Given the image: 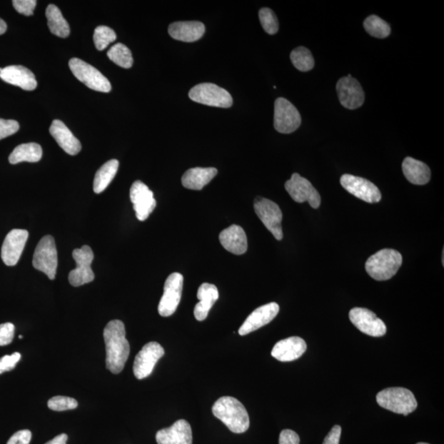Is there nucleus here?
<instances>
[{
	"mask_svg": "<svg viewBox=\"0 0 444 444\" xmlns=\"http://www.w3.org/2000/svg\"><path fill=\"white\" fill-rule=\"evenodd\" d=\"M103 335L106 350V368L118 375L123 370L130 352L126 327L121 321H112L106 325Z\"/></svg>",
	"mask_w": 444,
	"mask_h": 444,
	"instance_id": "obj_1",
	"label": "nucleus"
},
{
	"mask_svg": "<svg viewBox=\"0 0 444 444\" xmlns=\"http://www.w3.org/2000/svg\"><path fill=\"white\" fill-rule=\"evenodd\" d=\"M213 413L235 434H242L250 428V416L243 405L235 398L222 397L214 403Z\"/></svg>",
	"mask_w": 444,
	"mask_h": 444,
	"instance_id": "obj_2",
	"label": "nucleus"
},
{
	"mask_svg": "<svg viewBox=\"0 0 444 444\" xmlns=\"http://www.w3.org/2000/svg\"><path fill=\"white\" fill-rule=\"evenodd\" d=\"M402 264V254L392 248H384L367 260L365 269L373 279L387 281L396 275Z\"/></svg>",
	"mask_w": 444,
	"mask_h": 444,
	"instance_id": "obj_3",
	"label": "nucleus"
},
{
	"mask_svg": "<svg viewBox=\"0 0 444 444\" xmlns=\"http://www.w3.org/2000/svg\"><path fill=\"white\" fill-rule=\"evenodd\" d=\"M377 403L381 408L397 414L408 415L417 408L414 394L404 388H388L378 393Z\"/></svg>",
	"mask_w": 444,
	"mask_h": 444,
	"instance_id": "obj_4",
	"label": "nucleus"
},
{
	"mask_svg": "<svg viewBox=\"0 0 444 444\" xmlns=\"http://www.w3.org/2000/svg\"><path fill=\"white\" fill-rule=\"evenodd\" d=\"M69 65L76 79L90 89L101 91V93H110L111 91L110 81L99 70L89 64L83 61L82 59L73 58L70 59Z\"/></svg>",
	"mask_w": 444,
	"mask_h": 444,
	"instance_id": "obj_5",
	"label": "nucleus"
},
{
	"mask_svg": "<svg viewBox=\"0 0 444 444\" xmlns=\"http://www.w3.org/2000/svg\"><path fill=\"white\" fill-rule=\"evenodd\" d=\"M34 267L44 273L49 279L56 278L58 267V254L55 240L51 236L42 238L36 248Z\"/></svg>",
	"mask_w": 444,
	"mask_h": 444,
	"instance_id": "obj_6",
	"label": "nucleus"
},
{
	"mask_svg": "<svg viewBox=\"0 0 444 444\" xmlns=\"http://www.w3.org/2000/svg\"><path fill=\"white\" fill-rule=\"evenodd\" d=\"M192 101L209 106L229 108L233 104L231 94L226 90L213 84H202L193 86L189 91Z\"/></svg>",
	"mask_w": 444,
	"mask_h": 444,
	"instance_id": "obj_7",
	"label": "nucleus"
},
{
	"mask_svg": "<svg viewBox=\"0 0 444 444\" xmlns=\"http://www.w3.org/2000/svg\"><path fill=\"white\" fill-rule=\"evenodd\" d=\"M254 211L276 239L283 240V231L281 226L283 213L279 206L269 199L258 197L254 201Z\"/></svg>",
	"mask_w": 444,
	"mask_h": 444,
	"instance_id": "obj_8",
	"label": "nucleus"
},
{
	"mask_svg": "<svg viewBox=\"0 0 444 444\" xmlns=\"http://www.w3.org/2000/svg\"><path fill=\"white\" fill-rule=\"evenodd\" d=\"M73 257L77 267L69 273V283L78 287L91 283L95 278V274L91 268L94 259V253L91 248L88 246L76 248L73 252Z\"/></svg>",
	"mask_w": 444,
	"mask_h": 444,
	"instance_id": "obj_9",
	"label": "nucleus"
},
{
	"mask_svg": "<svg viewBox=\"0 0 444 444\" xmlns=\"http://www.w3.org/2000/svg\"><path fill=\"white\" fill-rule=\"evenodd\" d=\"M301 124V113L288 100L280 97L275 101L274 127L281 133H291Z\"/></svg>",
	"mask_w": 444,
	"mask_h": 444,
	"instance_id": "obj_10",
	"label": "nucleus"
},
{
	"mask_svg": "<svg viewBox=\"0 0 444 444\" xmlns=\"http://www.w3.org/2000/svg\"><path fill=\"white\" fill-rule=\"evenodd\" d=\"M285 188L295 202L299 203L308 202L316 209L321 206V197L317 189L307 178L297 173L292 175L291 180L286 182Z\"/></svg>",
	"mask_w": 444,
	"mask_h": 444,
	"instance_id": "obj_11",
	"label": "nucleus"
},
{
	"mask_svg": "<svg viewBox=\"0 0 444 444\" xmlns=\"http://www.w3.org/2000/svg\"><path fill=\"white\" fill-rule=\"evenodd\" d=\"M183 286L182 274L174 273L167 278L164 293L158 306V313L162 317H169L174 313L180 304Z\"/></svg>",
	"mask_w": 444,
	"mask_h": 444,
	"instance_id": "obj_12",
	"label": "nucleus"
},
{
	"mask_svg": "<svg viewBox=\"0 0 444 444\" xmlns=\"http://www.w3.org/2000/svg\"><path fill=\"white\" fill-rule=\"evenodd\" d=\"M340 185L346 191L366 203H378L382 198L380 189L364 178L345 174L340 177Z\"/></svg>",
	"mask_w": 444,
	"mask_h": 444,
	"instance_id": "obj_13",
	"label": "nucleus"
},
{
	"mask_svg": "<svg viewBox=\"0 0 444 444\" xmlns=\"http://www.w3.org/2000/svg\"><path fill=\"white\" fill-rule=\"evenodd\" d=\"M165 355L164 348L156 342L146 344L141 350L133 364V373L138 380L148 377L154 370L156 363Z\"/></svg>",
	"mask_w": 444,
	"mask_h": 444,
	"instance_id": "obj_14",
	"label": "nucleus"
},
{
	"mask_svg": "<svg viewBox=\"0 0 444 444\" xmlns=\"http://www.w3.org/2000/svg\"><path fill=\"white\" fill-rule=\"evenodd\" d=\"M349 318L355 328L371 337H383L387 332L385 323L375 313L365 308H354L349 313Z\"/></svg>",
	"mask_w": 444,
	"mask_h": 444,
	"instance_id": "obj_15",
	"label": "nucleus"
},
{
	"mask_svg": "<svg viewBox=\"0 0 444 444\" xmlns=\"http://www.w3.org/2000/svg\"><path fill=\"white\" fill-rule=\"evenodd\" d=\"M130 199L137 218L144 221L149 218L156 206L153 191L142 181H135L130 188Z\"/></svg>",
	"mask_w": 444,
	"mask_h": 444,
	"instance_id": "obj_16",
	"label": "nucleus"
},
{
	"mask_svg": "<svg viewBox=\"0 0 444 444\" xmlns=\"http://www.w3.org/2000/svg\"><path fill=\"white\" fill-rule=\"evenodd\" d=\"M337 91L340 104L346 109H358L365 101V93L358 81L348 75L340 79L337 84Z\"/></svg>",
	"mask_w": 444,
	"mask_h": 444,
	"instance_id": "obj_17",
	"label": "nucleus"
},
{
	"mask_svg": "<svg viewBox=\"0 0 444 444\" xmlns=\"http://www.w3.org/2000/svg\"><path fill=\"white\" fill-rule=\"evenodd\" d=\"M29 233L26 230L14 229L11 231L4 241L1 250L3 262L7 266H15L23 253Z\"/></svg>",
	"mask_w": 444,
	"mask_h": 444,
	"instance_id": "obj_18",
	"label": "nucleus"
},
{
	"mask_svg": "<svg viewBox=\"0 0 444 444\" xmlns=\"http://www.w3.org/2000/svg\"><path fill=\"white\" fill-rule=\"evenodd\" d=\"M279 310V306L275 302L258 307L242 324L239 329V334L246 335L272 322L278 315Z\"/></svg>",
	"mask_w": 444,
	"mask_h": 444,
	"instance_id": "obj_19",
	"label": "nucleus"
},
{
	"mask_svg": "<svg viewBox=\"0 0 444 444\" xmlns=\"http://www.w3.org/2000/svg\"><path fill=\"white\" fill-rule=\"evenodd\" d=\"M156 440L158 444H193L191 426L186 420H178L156 433Z\"/></svg>",
	"mask_w": 444,
	"mask_h": 444,
	"instance_id": "obj_20",
	"label": "nucleus"
},
{
	"mask_svg": "<svg viewBox=\"0 0 444 444\" xmlns=\"http://www.w3.org/2000/svg\"><path fill=\"white\" fill-rule=\"evenodd\" d=\"M0 79L5 83L19 86L26 91H34L37 86L34 74L21 65L0 68Z\"/></svg>",
	"mask_w": 444,
	"mask_h": 444,
	"instance_id": "obj_21",
	"label": "nucleus"
},
{
	"mask_svg": "<svg viewBox=\"0 0 444 444\" xmlns=\"http://www.w3.org/2000/svg\"><path fill=\"white\" fill-rule=\"evenodd\" d=\"M307 345L304 339L291 337L280 340L274 345L272 356L281 362H290L299 359L305 353Z\"/></svg>",
	"mask_w": 444,
	"mask_h": 444,
	"instance_id": "obj_22",
	"label": "nucleus"
},
{
	"mask_svg": "<svg viewBox=\"0 0 444 444\" xmlns=\"http://www.w3.org/2000/svg\"><path fill=\"white\" fill-rule=\"evenodd\" d=\"M219 240L225 250L236 256H241L248 250V240L241 226L232 225L220 233Z\"/></svg>",
	"mask_w": 444,
	"mask_h": 444,
	"instance_id": "obj_23",
	"label": "nucleus"
},
{
	"mask_svg": "<svg viewBox=\"0 0 444 444\" xmlns=\"http://www.w3.org/2000/svg\"><path fill=\"white\" fill-rule=\"evenodd\" d=\"M50 133L65 153L75 156L82 149L79 140L62 121H54L50 127Z\"/></svg>",
	"mask_w": 444,
	"mask_h": 444,
	"instance_id": "obj_24",
	"label": "nucleus"
},
{
	"mask_svg": "<svg viewBox=\"0 0 444 444\" xmlns=\"http://www.w3.org/2000/svg\"><path fill=\"white\" fill-rule=\"evenodd\" d=\"M173 39L183 42H194L201 39L205 32V26L200 21H176L168 29Z\"/></svg>",
	"mask_w": 444,
	"mask_h": 444,
	"instance_id": "obj_25",
	"label": "nucleus"
},
{
	"mask_svg": "<svg viewBox=\"0 0 444 444\" xmlns=\"http://www.w3.org/2000/svg\"><path fill=\"white\" fill-rule=\"evenodd\" d=\"M200 301L194 308V317L198 321H203L207 318L211 308L218 300L219 292L213 284L203 283L200 286L198 295Z\"/></svg>",
	"mask_w": 444,
	"mask_h": 444,
	"instance_id": "obj_26",
	"label": "nucleus"
},
{
	"mask_svg": "<svg viewBox=\"0 0 444 444\" xmlns=\"http://www.w3.org/2000/svg\"><path fill=\"white\" fill-rule=\"evenodd\" d=\"M218 175V170L213 167H196L188 170L183 175L181 181L183 187L192 191H201L204 186L213 180Z\"/></svg>",
	"mask_w": 444,
	"mask_h": 444,
	"instance_id": "obj_27",
	"label": "nucleus"
},
{
	"mask_svg": "<svg viewBox=\"0 0 444 444\" xmlns=\"http://www.w3.org/2000/svg\"><path fill=\"white\" fill-rule=\"evenodd\" d=\"M403 171L405 177L413 185L424 186L430 180L431 171L429 166L413 158H405Z\"/></svg>",
	"mask_w": 444,
	"mask_h": 444,
	"instance_id": "obj_28",
	"label": "nucleus"
},
{
	"mask_svg": "<svg viewBox=\"0 0 444 444\" xmlns=\"http://www.w3.org/2000/svg\"><path fill=\"white\" fill-rule=\"evenodd\" d=\"M42 148L35 143H24L18 146L10 154L9 161L11 164H19L20 162H38L42 158Z\"/></svg>",
	"mask_w": 444,
	"mask_h": 444,
	"instance_id": "obj_29",
	"label": "nucleus"
},
{
	"mask_svg": "<svg viewBox=\"0 0 444 444\" xmlns=\"http://www.w3.org/2000/svg\"><path fill=\"white\" fill-rule=\"evenodd\" d=\"M46 16L51 34L61 38H66L69 36L70 28L68 21L63 17L61 10L56 5H49Z\"/></svg>",
	"mask_w": 444,
	"mask_h": 444,
	"instance_id": "obj_30",
	"label": "nucleus"
},
{
	"mask_svg": "<svg viewBox=\"0 0 444 444\" xmlns=\"http://www.w3.org/2000/svg\"><path fill=\"white\" fill-rule=\"evenodd\" d=\"M118 168V161L117 160H111L103 165L96 173L94 191L96 193L99 194L105 191L109 186L110 183L115 178Z\"/></svg>",
	"mask_w": 444,
	"mask_h": 444,
	"instance_id": "obj_31",
	"label": "nucleus"
},
{
	"mask_svg": "<svg viewBox=\"0 0 444 444\" xmlns=\"http://www.w3.org/2000/svg\"><path fill=\"white\" fill-rule=\"evenodd\" d=\"M107 56L112 62L123 69H130L133 64L131 51L122 43L113 46L107 52Z\"/></svg>",
	"mask_w": 444,
	"mask_h": 444,
	"instance_id": "obj_32",
	"label": "nucleus"
},
{
	"mask_svg": "<svg viewBox=\"0 0 444 444\" xmlns=\"http://www.w3.org/2000/svg\"><path fill=\"white\" fill-rule=\"evenodd\" d=\"M291 59L294 66L301 72L311 71L315 66V59L310 50L306 47H298L291 53Z\"/></svg>",
	"mask_w": 444,
	"mask_h": 444,
	"instance_id": "obj_33",
	"label": "nucleus"
},
{
	"mask_svg": "<svg viewBox=\"0 0 444 444\" xmlns=\"http://www.w3.org/2000/svg\"><path fill=\"white\" fill-rule=\"evenodd\" d=\"M364 28L370 36L380 39H383L391 34V28L388 24L376 15H371L365 20Z\"/></svg>",
	"mask_w": 444,
	"mask_h": 444,
	"instance_id": "obj_34",
	"label": "nucleus"
},
{
	"mask_svg": "<svg viewBox=\"0 0 444 444\" xmlns=\"http://www.w3.org/2000/svg\"><path fill=\"white\" fill-rule=\"evenodd\" d=\"M116 32L106 26H99L94 31L95 46L99 51H104L111 43L116 40Z\"/></svg>",
	"mask_w": 444,
	"mask_h": 444,
	"instance_id": "obj_35",
	"label": "nucleus"
},
{
	"mask_svg": "<svg viewBox=\"0 0 444 444\" xmlns=\"http://www.w3.org/2000/svg\"><path fill=\"white\" fill-rule=\"evenodd\" d=\"M260 23L265 31L269 35L277 34L279 29V24L277 16L272 9L263 8L259 11Z\"/></svg>",
	"mask_w": 444,
	"mask_h": 444,
	"instance_id": "obj_36",
	"label": "nucleus"
},
{
	"mask_svg": "<svg viewBox=\"0 0 444 444\" xmlns=\"http://www.w3.org/2000/svg\"><path fill=\"white\" fill-rule=\"evenodd\" d=\"M48 408L56 411L74 410L78 408V402L72 398L56 396L48 400Z\"/></svg>",
	"mask_w": 444,
	"mask_h": 444,
	"instance_id": "obj_37",
	"label": "nucleus"
},
{
	"mask_svg": "<svg viewBox=\"0 0 444 444\" xmlns=\"http://www.w3.org/2000/svg\"><path fill=\"white\" fill-rule=\"evenodd\" d=\"M36 4V0H14L13 1L16 11L25 16L34 14Z\"/></svg>",
	"mask_w": 444,
	"mask_h": 444,
	"instance_id": "obj_38",
	"label": "nucleus"
},
{
	"mask_svg": "<svg viewBox=\"0 0 444 444\" xmlns=\"http://www.w3.org/2000/svg\"><path fill=\"white\" fill-rule=\"evenodd\" d=\"M15 327L13 323H6L0 325V346L9 345L14 338Z\"/></svg>",
	"mask_w": 444,
	"mask_h": 444,
	"instance_id": "obj_39",
	"label": "nucleus"
},
{
	"mask_svg": "<svg viewBox=\"0 0 444 444\" xmlns=\"http://www.w3.org/2000/svg\"><path fill=\"white\" fill-rule=\"evenodd\" d=\"M19 130V123L12 120L0 118V140L11 136Z\"/></svg>",
	"mask_w": 444,
	"mask_h": 444,
	"instance_id": "obj_40",
	"label": "nucleus"
},
{
	"mask_svg": "<svg viewBox=\"0 0 444 444\" xmlns=\"http://www.w3.org/2000/svg\"><path fill=\"white\" fill-rule=\"evenodd\" d=\"M20 360L21 354L19 352H16V353L10 355H4L2 358H0V375L14 370Z\"/></svg>",
	"mask_w": 444,
	"mask_h": 444,
	"instance_id": "obj_41",
	"label": "nucleus"
},
{
	"mask_svg": "<svg viewBox=\"0 0 444 444\" xmlns=\"http://www.w3.org/2000/svg\"><path fill=\"white\" fill-rule=\"evenodd\" d=\"M31 440V432L30 430H20L9 438L7 444H29Z\"/></svg>",
	"mask_w": 444,
	"mask_h": 444,
	"instance_id": "obj_42",
	"label": "nucleus"
},
{
	"mask_svg": "<svg viewBox=\"0 0 444 444\" xmlns=\"http://www.w3.org/2000/svg\"><path fill=\"white\" fill-rule=\"evenodd\" d=\"M299 435L293 430H284L281 432L279 444H300Z\"/></svg>",
	"mask_w": 444,
	"mask_h": 444,
	"instance_id": "obj_43",
	"label": "nucleus"
},
{
	"mask_svg": "<svg viewBox=\"0 0 444 444\" xmlns=\"http://www.w3.org/2000/svg\"><path fill=\"white\" fill-rule=\"evenodd\" d=\"M340 435H342V428L339 425L333 426L331 431L324 438L323 444H339Z\"/></svg>",
	"mask_w": 444,
	"mask_h": 444,
	"instance_id": "obj_44",
	"label": "nucleus"
},
{
	"mask_svg": "<svg viewBox=\"0 0 444 444\" xmlns=\"http://www.w3.org/2000/svg\"><path fill=\"white\" fill-rule=\"evenodd\" d=\"M67 441L68 435L61 434L54 438L52 440L47 442L46 444H66Z\"/></svg>",
	"mask_w": 444,
	"mask_h": 444,
	"instance_id": "obj_45",
	"label": "nucleus"
},
{
	"mask_svg": "<svg viewBox=\"0 0 444 444\" xmlns=\"http://www.w3.org/2000/svg\"><path fill=\"white\" fill-rule=\"evenodd\" d=\"M7 30V24L5 21L0 19V35H3L5 34V31Z\"/></svg>",
	"mask_w": 444,
	"mask_h": 444,
	"instance_id": "obj_46",
	"label": "nucleus"
},
{
	"mask_svg": "<svg viewBox=\"0 0 444 444\" xmlns=\"http://www.w3.org/2000/svg\"><path fill=\"white\" fill-rule=\"evenodd\" d=\"M416 444H430V443H416Z\"/></svg>",
	"mask_w": 444,
	"mask_h": 444,
	"instance_id": "obj_47",
	"label": "nucleus"
},
{
	"mask_svg": "<svg viewBox=\"0 0 444 444\" xmlns=\"http://www.w3.org/2000/svg\"><path fill=\"white\" fill-rule=\"evenodd\" d=\"M21 338H23V335H19V339H21Z\"/></svg>",
	"mask_w": 444,
	"mask_h": 444,
	"instance_id": "obj_48",
	"label": "nucleus"
}]
</instances>
